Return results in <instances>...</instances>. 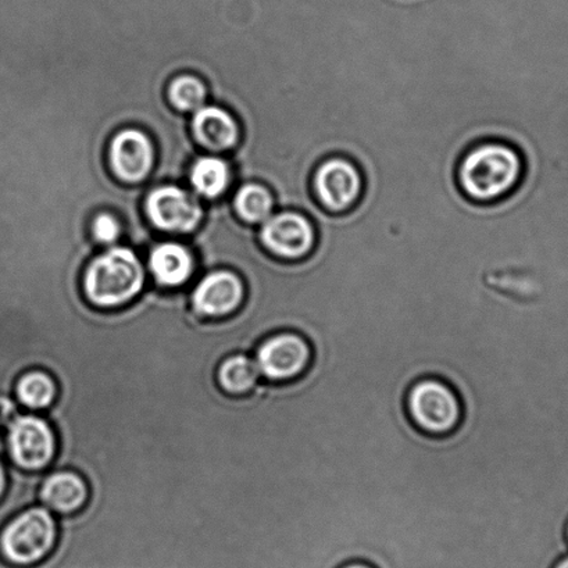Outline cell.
<instances>
[{
  "label": "cell",
  "mask_w": 568,
  "mask_h": 568,
  "mask_svg": "<svg viewBox=\"0 0 568 568\" xmlns=\"http://www.w3.org/2000/svg\"><path fill=\"white\" fill-rule=\"evenodd\" d=\"M81 283V270L69 268L32 285L12 339L16 374L42 369L58 385L40 413L58 438L42 476L74 471L90 488L84 509L62 517L65 532L121 548L216 531L257 438L255 398L217 382L224 358L255 349L251 318L202 317L190 290L156 284L101 311Z\"/></svg>",
  "instance_id": "6da1fadb"
},
{
  "label": "cell",
  "mask_w": 568,
  "mask_h": 568,
  "mask_svg": "<svg viewBox=\"0 0 568 568\" xmlns=\"http://www.w3.org/2000/svg\"><path fill=\"white\" fill-rule=\"evenodd\" d=\"M524 169V159L516 145L505 141H483L463 154L457 165V182L468 200L493 203L516 190Z\"/></svg>",
  "instance_id": "7a4b0ae2"
},
{
  "label": "cell",
  "mask_w": 568,
  "mask_h": 568,
  "mask_svg": "<svg viewBox=\"0 0 568 568\" xmlns=\"http://www.w3.org/2000/svg\"><path fill=\"white\" fill-rule=\"evenodd\" d=\"M148 283L145 267L130 247H110L93 257L82 274L88 302L101 311H115L134 302Z\"/></svg>",
  "instance_id": "3957f363"
},
{
  "label": "cell",
  "mask_w": 568,
  "mask_h": 568,
  "mask_svg": "<svg viewBox=\"0 0 568 568\" xmlns=\"http://www.w3.org/2000/svg\"><path fill=\"white\" fill-rule=\"evenodd\" d=\"M58 540L57 515L38 504L0 529V559L10 568H37L53 555Z\"/></svg>",
  "instance_id": "277c9868"
},
{
  "label": "cell",
  "mask_w": 568,
  "mask_h": 568,
  "mask_svg": "<svg viewBox=\"0 0 568 568\" xmlns=\"http://www.w3.org/2000/svg\"><path fill=\"white\" fill-rule=\"evenodd\" d=\"M406 412L418 432L434 438L449 437L465 420V404L459 393L438 377H424L410 385Z\"/></svg>",
  "instance_id": "5b68a950"
},
{
  "label": "cell",
  "mask_w": 568,
  "mask_h": 568,
  "mask_svg": "<svg viewBox=\"0 0 568 568\" xmlns=\"http://www.w3.org/2000/svg\"><path fill=\"white\" fill-rule=\"evenodd\" d=\"M256 366L264 382L286 384L307 373L314 358L311 341L297 331H278L268 335L256 347Z\"/></svg>",
  "instance_id": "8992f818"
},
{
  "label": "cell",
  "mask_w": 568,
  "mask_h": 568,
  "mask_svg": "<svg viewBox=\"0 0 568 568\" xmlns=\"http://www.w3.org/2000/svg\"><path fill=\"white\" fill-rule=\"evenodd\" d=\"M9 462L20 470L45 471L58 455V438L53 427L40 413L24 412L8 428Z\"/></svg>",
  "instance_id": "52a82bcc"
},
{
  "label": "cell",
  "mask_w": 568,
  "mask_h": 568,
  "mask_svg": "<svg viewBox=\"0 0 568 568\" xmlns=\"http://www.w3.org/2000/svg\"><path fill=\"white\" fill-rule=\"evenodd\" d=\"M311 185L325 212L342 214L349 212L361 200L364 181L361 169L352 159L334 154L317 164Z\"/></svg>",
  "instance_id": "ba28073f"
},
{
  "label": "cell",
  "mask_w": 568,
  "mask_h": 568,
  "mask_svg": "<svg viewBox=\"0 0 568 568\" xmlns=\"http://www.w3.org/2000/svg\"><path fill=\"white\" fill-rule=\"evenodd\" d=\"M258 239L270 256L300 262L311 256L316 247V225L305 213L284 211L263 223Z\"/></svg>",
  "instance_id": "9c48e42d"
},
{
  "label": "cell",
  "mask_w": 568,
  "mask_h": 568,
  "mask_svg": "<svg viewBox=\"0 0 568 568\" xmlns=\"http://www.w3.org/2000/svg\"><path fill=\"white\" fill-rule=\"evenodd\" d=\"M192 307L206 318H225L240 311L246 300V285L233 268H214L190 291Z\"/></svg>",
  "instance_id": "30bf717a"
},
{
  "label": "cell",
  "mask_w": 568,
  "mask_h": 568,
  "mask_svg": "<svg viewBox=\"0 0 568 568\" xmlns=\"http://www.w3.org/2000/svg\"><path fill=\"white\" fill-rule=\"evenodd\" d=\"M145 212L154 227L174 234L192 233L200 227L203 217L200 203L175 185L152 191L145 201Z\"/></svg>",
  "instance_id": "8fae6325"
},
{
  "label": "cell",
  "mask_w": 568,
  "mask_h": 568,
  "mask_svg": "<svg viewBox=\"0 0 568 568\" xmlns=\"http://www.w3.org/2000/svg\"><path fill=\"white\" fill-rule=\"evenodd\" d=\"M109 160L115 179L126 184L146 180L154 164L151 138L134 129L118 132L110 142Z\"/></svg>",
  "instance_id": "7c38bea8"
},
{
  "label": "cell",
  "mask_w": 568,
  "mask_h": 568,
  "mask_svg": "<svg viewBox=\"0 0 568 568\" xmlns=\"http://www.w3.org/2000/svg\"><path fill=\"white\" fill-rule=\"evenodd\" d=\"M90 499L85 479L74 471H54L43 476L40 505L57 516H71L84 509Z\"/></svg>",
  "instance_id": "4fadbf2b"
},
{
  "label": "cell",
  "mask_w": 568,
  "mask_h": 568,
  "mask_svg": "<svg viewBox=\"0 0 568 568\" xmlns=\"http://www.w3.org/2000/svg\"><path fill=\"white\" fill-rule=\"evenodd\" d=\"M154 284L165 290L184 288L195 274V258L186 246L165 242L154 246L148 261Z\"/></svg>",
  "instance_id": "5bb4252c"
},
{
  "label": "cell",
  "mask_w": 568,
  "mask_h": 568,
  "mask_svg": "<svg viewBox=\"0 0 568 568\" xmlns=\"http://www.w3.org/2000/svg\"><path fill=\"white\" fill-rule=\"evenodd\" d=\"M192 131L203 148L214 152L229 151L239 142V124L227 110L202 106L192 119Z\"/></svg>",
  "instance_id": "9a60e30c"
},
{
  "label": "cell",
  "mask_w": 568,
  "mask_h": 568,
  "mask_svg": "<svg viewBox=\"0 0 568 568\" xmlns=\"http://www.w3.org/2000/svg\"><path fill=\"white\" fill-rule=\"evenodd\" d=\"M217 382L220 388L231 396H244L253 393L262 375L258 373L255 357L246 353L224 358L217 369Z\"/></svg>",
  "instance_id": "2e32d148"
},
{
  "label": "cell",
  "mask_w": 568,
  "mask_h": 568,
  "mask_svg": "<svg viewBox=\"0 0 568 568\" xmlns=\"http://www.w3.org/2000/svg\"><path fill=\"white\" fill-rule=\"evenodd\" d=\"M16 398L27 412L43 413L58 398V385L52 375L42 369H30L16 384Z\"/></svg>",
  "instance_id": "e0dca14e"
},
{
  "label": "cell",
  "mask_w": 568,
  "mask_h": 568,
  "mask_svg": "<svg viewBox=\"0 0 568 568\" xmlns=\"http://www.w3.org/2000/svg\"><path fill=\"white\" fill-rule=\"evenodd\" d=\"M190 181L197 194L216 200L223 195L231 181V170L227 162L216 156L197 159L192 165Z\"/></svg>",
  "instance_id": "ac0fdd59"
},
{
  "label": "cell",
  "mask_w": 568,
  "mask_h": 568,
  "mask_svg": "<svg viewBox=\"0 0 568 568\" xmlns=\"http://www.w3.org/2000/svg\"><path fill=\"white\" fill-rule=\"evenodd\" d=\"M234 207L244 222L261 224L273 216L274 197L268 187L252 182L236 192Z\"/></svg>",
  "instance_id": "d6986e66"
},
{
  "label": "cell",
  "mask_w": 568,
  "mask_h": 568,
  "mask_svg": "<svg viewBox=\"0 0 568 568\" xmlns=\"http://www.w3.org/2000/svg\"><path fill=\"white\" fill-rule=\"evenodd\" d=\"M169 101L180 112H196L206 102L205 84L194 75L176 77L169 87Z\"/></svg>",
  "instance_id": "ffe728a7"
},
{
  "label": "cell",
  "mask_w": 568,
  "mask_h": 568,
  "mask_svg": "<svg viewBox=\"0 0 568 568\" xmlns=\"http://www.w3.org/2000/svg\"><path fill=\"white\" fill-rule=\"evenodd\" d=\"M92 235L99 244L112 245L120 239L121 224L110 213L98 214L92 224Z\"/></svg>",
  "instance_id": "44dd1931"
},
{
  "label": "cell",
  "mask_w": 568,
  "mask_h": 568,
  "mask_svg": "<svg viewBox=\"0 0 568 568\" xmlns=\"http://www.w3.org/2000/svg\"><path fill=\"white\" fill-rule=\"evenodd\" d=\"M8 483L7 465H4V462L0 459V500H2L4 494H7Z\"/></svg>",
  "instance_id": "7402d4cb"
},
{
  "label": "cell",
  "mask_w": 568,
  "mask_h": 568,
  "mask_svg": "<svg viewBox=\"0 0 568 568\" xmlns=\"http://www.w3.org/2000/svg\"><path fill=\"white\" fill-rule=\"evenodd\" d=\"M21 239H24V236H21ZM21 239H20V240H21ZM16 244H18V242H13V244H10V246H9V247H10V250H12V247H13ZM10 250H9V251H10ZM8 253H9V252H8ZM8 253H7V255H8ZM7 255H4V253H2V256H0V262H2V261H3V257H4V256H7ZM21 413H24V409H23V412H21ZM21 413H20V415H21ZM20 415H19V416H20ZM14 418H16V417H14ZM14 418H13V420H14ZM13 420H12V422H13ZM12 422H8V423H2V422H0V435H2V434L4 435V434H7V433H8V428H9V426H10V423H12Z\"/></svg>",
  "instance_id": "603a6c76"
},
{
  "label": "cell",
  "mask_w": 568,
  "mask_h": 568,
  "mask_svg": "<svg viewBox=\"0 0 568 568\" xmlns=\"http://www.w3.org/2000/svg\"><path fill=\"white\" fill-rule=\"evenodd\" d=\"M339 568H375V567L372 565H368V562H366V561H349Z\"/></svg>",
  "instance_id": "cb8c5ba5"
},
{
  "label": "cell",
  "mask_w": 568,
  "mask_h": 568,
  "mask_svg": "<svg viewBox=\"0 0 568 568\" xmlns=\"http://www.w3.org/2000/svg\"><path fill=\"white\" fill-rule=\"evenodd\" d=\"M554 568H568V555L562 556L561 559L557 560Z\"/></svg>",
  "instance_id": "d4e9b609"
},
{
  "label": "cell",
  "mask_w": 568,
  "mask_h": 568,
  "mask_svg": "<svg viewBox=\"0 0 568 568\" xmlns=\"http://www.w3.org/2000/svg\"><path fill=\"white\" fill-rule=\"evenodd\" d=\"M566 538H567V542H568V524H567V527H566Z\"/></svg>",
  "instance_id": "484cf974"
}]
</instances>
